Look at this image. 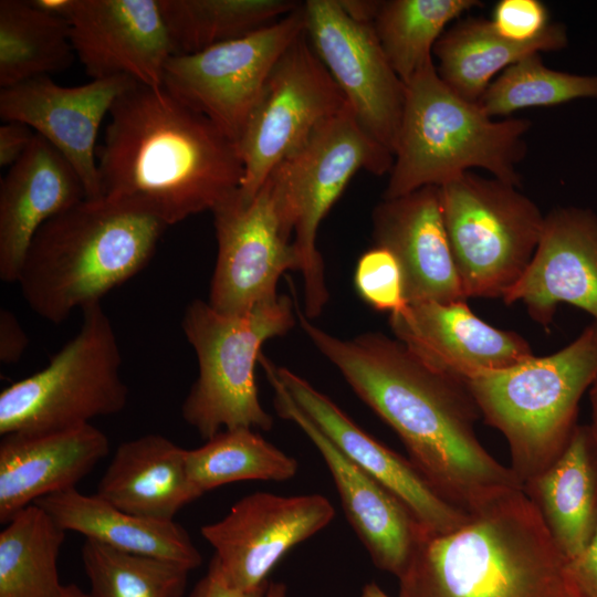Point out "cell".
<instances>
[{
    "instance_id": "1",
    "label": "cell",
    "mask_w": 597,
    "mask_h": 597,
    "mask_svg": "<svg viewBox=\"0 0 597 597\" xmlns=\"http://www.w3.org/2000/svg\"><path fill=\"white\" fill-rule=\"evenodd\" d=\"M296 318L317 350L400 438L409 461L444 501L469 515L523 484L481 444V417L464 379L438 371L381 333L339 338Z\"/></svg>"
},
{
    "instance_id": "2",
    "label": "cell",
    "mask_w": 597,
    "mask_h": 597,
    "mask_svg": "<svg viewBox=\"0 0 597 597\" xmlns=\"http://www.w3.org/2000/svg\"><path fill=\"white\" fill-rule=\"evenodd\" d=\"M108 115L96 153L103 197L169 227L240 189L238 144L163 85L135 82Z\"/></svg>"
},
{
    "instance_id": "3",
    "label": "cell",
    "mask_w": 597,
    "mask_h": 597,
    "mask_svg": "<svg viewBox=\"0 0 597 597\" xmlns=\"http://www.w3.org/2000/svg\"><path fill=\"white\" fill-rule=\"evenodd\" d=\"M567 559L523 490L470 514L460 527H420L398 577L399 597H576Z\"/></svg>"
},
{
    "instance_id": "4",
    "label": "cell",
    "mask_w": 597,
    "mask_h": 597,
    "mask_svg": "<svg viewBox=\"0 0 597 597\" xmlns=\"http://www.w3.org/2000/svg\"><path fill=\"white\" fill-rule=\"evenodd\" d=\"M168 227L109 200L84 199L35 233L17 283L29 307L53 324L139 273Z\"/></svg>"
},
{
    "instance_id": "5",
    "label": "cell",
    "mask_w": 597,
    "mask_h": 597,
    "mask_svg": "<svg viewBox=\"0 0 597 597\" xmlns=\"http://www.w3.org/2000/svg\"><path fill=\"white\" fill-rule=\"evenodd\" d=\"M527 118L495 119L449 88L434 62L406 83L405 105L384 199L440 187L480 168L521 187Z\"/></svg>"
},
{
    "instance_id": "6",
    "label": "cell",
    "mask_w": 597,
    "mask_h": 597,
    "mask_svg": "<svg viewBox=\"0 0 597 597\" xmlns=\"http://www.w3.org/2000/svg\"><path fill=\"white\" fill-rule=\"evenodd\" d=\"M597 377V322L566 347L467 379L481 416L506 439L511 469L524 484L562 453L584 392Z\"/></svg>"
},
{
    "instance_id": "7",
    "label": "cell",
    "mask_w": 597,
    "mask_h": 597,
    "mask_svg": "<svg viewBox=\"0 0 597 597\" xmlns=\"http://www.w3.org/2000/svg\"><path fill=\"white\" fill-rule=\"evenodd\" d=\"M295 317V305L285 294L237 315L201 300L187 306L181 326L197 356L198 377L181 416L201 438L209 440L226 429H272L273 418L259 399L255 364L262 345L287 333Z\"/></svg>"
},
{
    "instance_id": "8",
    "label": "cell",
    "mask_w": 597,
    "mask_h": 597,
    "mask_svg": "<svg viewBox=\"0 0 597 597\" xmlns=\"http://www.w3.org/2000/svg\"><path fill=\"white\" fill-rule=\"evenodd\" d=\"M392 163V153L363 129L346 103L265 180L293 233L307 318L321 315L329 296L316 245L322 220L357 171L383 176L390 172Z\"/></svg>"
},
{
    "instance_id": "9",
    "label": "cell",
    "mask_w": 597,
    "mask_h": 597,
    "mask_svg": "<svg viewBox=\"0 0 597 597\" xmlns=\"http://www.w3.org/2000/svg\"><path fill=\"white\" fill-rule=\"evenodd\" d=\"M82 311V324L48 366L0 394V434L70 429L121 412L128 387L114 327L101 303Z\"/></svg>"
},
{
    "instance_id": "10",
    "label": "cell",
    "mask_w": 597,
    "mask_h": 597,
    "mask_svg": "<svg viewBox=\"0 0 597 597\" xmlns=\"http://www.w3.org/2000/svg\"><path fill=\"white\" fill-rule=\"evenodd\" d=\"M519 188L471 171L439 187L448 240L467 298H503L532 260L545 216Z\"/></svg>"
},
{
    "instance_id": "11",
    "label": "cell",
    "mask_w": 597,
    "mask_h": 597,
    "mask_svg": "<svg viewBox=\"0 0 597 597\" xmlns=\"http://www.w3.org/2000/svg\"><path fill=\"white\" fill-rule=\"evenodd\" d=\"M346 103L304 30L274 65L238 140L240 195L251 199L273 169Z\"/></svg>"
},
{
    "instance_id": "12",
    "label": "cell",
    "mask_w": 597,
    "mask_h": 597,
    "mask_svg": "<svg viewBox=\"0 0 597 597\" xmlns=\"http://www.w3.org/2000/svg\"><path fill=\"white\" fill-rule=\"evenodd\" d=\"M304 28L302 3L244 36L197 53L171 55L163 86L238 144L271 71Z\"/></svg>"
},
{
    "instance_id": "13",
    "label": "cell",
    "mask_w": 597,
    "mask_h": 597,
    "mask_svg": "<svg viewBox=\"0 0 597 597\" xmlns=\"http://www.w3.org/2000/svg\"><path fill=\"white\" fill-rule=\"evenodd\" d=\"M211 212L218 250L208 303L237 315L276 298L281 275L300 272V258L269 182L251 199L237 190Z\"/></svg>"
},
{
    "instance_id": "14",
    "label": "cell",
    "mask_w": 597,
    "mask_h": 597,
    "mask_svg": "<svg viewBox=\"0 0 597 597\" xmlns=\"http://www.w3.org/2000/svg\"><path fill=\"white\" fill-rule=\"evenodd\" d=\"M305 34L363 129L395 150L406 84L390 65L373 21L353 17L342 0L303 3Z\"/></svg>"
},
{
    "instance_id": "15",
    "label": "cell",
    "mask_w": 597,
    "mask_h": 597,
    "mask_svg": "<svg viewBox=\"0 0 597 597\" xmlns=\"http://www.w3.org/2000/svg\"><path fill=\"white\" fill-rule=\"evenodd\" d=\"M334 516L333 505L321 494L254 492L200 532L213 547L212 558L224 580L237 589L251 590L268 580L290 549L323 530Z\"/></svg>"
},
{
    "instance_id": "16",
    "label": "cell",
    "mask_w": 597,
    "mask_h": 597,
    "mask_svg": "<svg viewBox=\"0 0 597 597\" xmlns=\"http://www.w3.org/2000/svg\"><path fill=\"white\" fill-rule=\"evenodd\" d=\"M274 392L279 416L295 423L317 448L337 489L346 517L373 563L397 578L405 570L421 525L389 490L346 457L292 399L274 371V363L261 354Z\"/></svg>"
},
{
    "instance_id": "17",
    "label": "cell",
    "mask_w": 597,
    "mask_h": 597,
    "mask_svg": "<svg viewBox=\"0 0 597 597\" xmlns=\"http://www.w3.org/2000/svg\"><path fill=\"white\" fill-rule=\"evenodd\" d=\"M136 81L128 76L94 78L63 86L49 75L1 88L0 117L20 122L55 147L82 180L87 199L103 197L95 144L117 97Z\"/></svg>"
},
{
    "instance_id": "18",
    "label": "cell",
    "mask_w": 597,
    "mask_h": 597,
    "mask_svg": "<svg viewBox=\"0 0 597 597\" xmlns=\"http://www.w3.org/2000/svg\"><path fill=\"white\" fill-rule=\"evenodd\" d=\"M75 55L94 78L160 86L172 48L158 0H72L65 17Z\"/></svg>"
},
{
    "instance_id": "19",
    "label": "cell",
    "mask_w": 597,
    "mask_h": 597,
    "mask_svg": "<svg viewBox=\"0 0 597 597\" xmlns=\"http://www.w3.org/2000/svg\"><path fill=\"white\" fill-rule=\"evenodd\" d=\"M389 325L395 338L429 367L464 380L534 356L524 337L482 321L467 301L408 304L390 314Z\"/></svg>"
},
{
    "instance_id": "20",
    "label": "cell",
    "mask_w": 597,
    "mask_h": 597,
    "mask_svg": "<svg viewBox=\"0 0 597 597\" xmlns=\"http://www.w3.org/2000/svg\"><path fill=\"white\" fill-rule=\"evenodd\" d=\"M502 300L522 302L544 327L559 303L576 306L597 322V216L577 207L548 212L531 262Z\"/></svg>"
},
{
    "instance_id": "21",
    "label": "cell",
    "mask_w": 597,
    "mask_h": 597,
    "mask_svg": "<svg viewBox=\"0 0 597 597\" xmlns=\"http://www.w3.org/2000/svg\"><path fill=\"white\" fill-rule=\"evenodd\" d=\"M274 371L292 399L318 429L346 457L396 495L422 528L448 533L468 521L470 515L440 498L409 459L364 431L306 379L275 364Z\"/></svg>"
},
{
    "instance_id": "22",
    "label": "cell",
    "mask_w": 597,
    "mask_h": 597,
    "mask_svg": "<svg viewBox=\"0 0 597 597\" xmlns=\"http://www.w3.org/2000/svg\"><path fill=\"white\" fill-rule=\"evenodd\" d=\"M373 237L399 263L408 304L468 300L452 258L439 187L383 199L373 212Z\"/></svg>"
},
{
    "instance_id": "23",
    "label": "cell",
    "mask_w": 597,
    "mask_h": 597,
    "mask_svg": "<svg viewBox=\"0 0 597 597\" xmlns=\"http://www.w3.org/2000/svg\"><path fill=\"white\" fill-rule=\"evenodd\" d=\"M86 199L66 158L39 134L0 184V279L17 283L27 251L51 218Z\"/></svg>"
},
{
    "instance_id": "24",
    "label": "cell",
    "mask_w": 597,
    "mask_h": 597,
    "mask_svg": "<svg viewBox=\"0 0 597 597\" xmlns=\"http://www.w3.org/2000/svg\"><path fill=\"white\" fill-rule=\"evenodd\" d=\"M109 452L92 423L46 432H12L0 442V522L38 500L75 488Z\"/></svg>"
},
{
    "instance_id": "25",
    "label": "cell",
    "mask_w": 597,
    "mask_h": 597,
    "mask_svg": "<svg viewBox=\"0 0 597 597\" xmlns=\"http://www.w3.org/2000/svg\"><path fill=\"white\" fill-rule=\"evenodd\" d=\"M186 450L155 433L125 441L117 447L95 494L124 512L174 521L185 505L201 496L190 480Z\"/></svg>"
},
{
    "instance_id": "26",
    "label": "cell",
    "mask_w": 597,
    "mask_h": 597,
    "mask_svg": "<svg viewBox=\"0 0 597 597\" xmlns=\"http://www.w3.org/2000/svg\"><path fill=\"white\" fill-rule=\"evenodd\" d=\"M523 491L566 559L579 555L597 530V437L590 426L578 425L562 453Z\"/></svg>"
},
{
    "instance_id": "27",
    "label": "cell",
    "mask_w": 597,
    "mask_h": 597,
    "mask_svg": "<svg viewBox=\"0 0 597 597\" xmlns=\"http://www.w3.org/2000/svg\"><path fill=\"white\" fill-rule=\"evenodd\" d=\"M65 531L81 533L114 549L199 567L202 556L187 531L174 521H158L124 512L96 494L76 488L35 502Z\"/></svg>"
},
{
    "instance_id": "28",
    "label": "cell",
    "mask_w": 597,
    "mask_h": 597,
    "mask_svg": "<svg viewBox=\"0 0 597 597\" xmlns=\"http://www.w3.org/2000/svg\"><path fill=\"white\" fill-rule=\"evenodd\" d=\"M563 23H551L530 43L505 40L490 20L468 17L448 28L433 48L436 70L443 83L459 96L478 102L494 78L522 57L567 46Z\"/></svg>"
},
{
    "instance_id": "29",
    "label": "cell",
    "mask_w": 597,
    "mask_h": 597,
    "mask_svg": "<svg viewBox=\"0 0 597 597\" xmlns=\"http://www.w3.org/2000/svg\"><path fill=\"white\" fill-rule=\"evenodd\" d=\"M65 532L36 503L18 512L0 532V597H63L57 558Z\"/></svg>"
},
{
    "instance_id": "30",
    "label": "cell",
    "mask_w": 597,
    "mask_h": 597,
    "mask_svg": "<svg viewBox=\"0 0 597 597\" xmlns=\"http://www.w3.org/2000/svg\"><path fill=\"white\" fill-rule=\"evenodd\" d=\"M75 57L69 22L31 1H0V86L69 67Z\"/></svg>"
},
{
    "instance_id": "31",
    "label": "cell",
    "mask_w": 597,
    "mask_h": 597,
    "mask_svg": "<svg viewBox=\"0 0 597 597\" xmlns=\"http://www.w3.org/2000/svg\"><path fill=\"white\" fill-rule=\"evenodd\" d=\"M172 55L192 54L258 31L296 10L294 0H158Z\"/></svg>"
},
{
    "instance_id": "32",
    "label": "cell",
    "mask_w": 597,
    "mask_h": 597,
    "mask_svg": "<svg viewBox=\"0 0 597 597\" xmlns=\"http://www.w3.org/2000/svg\"><path fill=\"white\" fill-rule=\"evenodd\" d=\"M482 6L478 0L380 1L374 28L381 48L406 84L433 63V48L450 22Z\"/></svg>"
},
{
    "instance_id": "33",
    "label": "cell",
    "mask_w": 597,
    "mask_h": 597,
    "mask_svg": "<svg viewBox=\"0 0 597 597\" xmlns=\"http://www.w3.org/2000/svg\"><path fill=\"white\" fill-rule=\"evenodd\" d=\"M191 482L202 494L237 481H286L298 463L251 428L226 429L186 450Z\"/></svg>"
},
{
    "instance_id": "34",
    "label": "cell",
    "mask_w": 597,
    "mask_h": 597,
    "mask_svg": "<svg viewBox=\"0 0 597 597\" xmlns=\"http://www.w3.org/2000/svg\"><path fill=\"white\" fill-rule=\"evenodd\" d=\"M577 98H597V75L552 70L541 53H533L499 74L476 104L492 118H506L524 108L556 106Z\"/></svg>"
},
{
    "instance_id": "35",
    "label": "cell",
    "mask_w": 597,
    "mask_h": 597,
    "mask_svg": "<svg viewBox=\"0 0 597 597\" xmlns=\"http://www.w3.org/2000/svg\"><path fill=\"white\" fill-rule=\"evenodd\" d=\"M81 557L92 597H182L189 569L85 540Z\"/></svg>"
},
{
    "instance_id": "36",
    "label": "cell",
    "mask_w": 597,
    "mask_h": 597,
    "mask_svg": "<svg viewBox=\"0 0 597 597\" xmlns=\"http://www.w3.org/2000/svg\"><path fill=\"white\" fill-rule=\"evenodd\" d=\"M354 283L359 296L377 311L392 314L408 305L399 263L385 248L376 245L359 258Z\"/></svg>"
},
{
    "instance_id": "37",
    "label": "cell",
    "mask_w": 597,
    "mask_h": 597,
    "mask_svg": "<svg viewBox=\"0 0 597 597\" xmlns=\"http://www.w3.org/2000/svg\"><path fill=\"white\" fill-rule=\"evenodd\" d=\"M495 32L515 43H530L549 27V13L540 0H501L490 20Z\"/></svg>"
},
{
    "instance_id": "38",
    "label": "cell",
    "mask_w": 597,
    "mask_h": 597,
    "mask_svg": "<svg viewBox=\"0 0 597 597\" xmlns=\"http://www.w3.org/2000/svg\"><path fill=\"white\" fill-rule=\"evenodd\" d=\"M287 587L282 582L268 579L251 590L231 587L222 577L220 569L211 558L206 575L195 585L189 597H286Z\"/></svg>"
},
{
    "instance_id": "39",
    "label": "cell",
    "mask_w": 597,
    "mask_h": 597,
    "mask_svg": "<svg viewBox=\"0 0 597 597\" xmlns=\"http://www.w3.org/2000/svg\"><path fill=\"white\" fill-rule=\"evenodd\" d=\"M566 567L576 597H597V530L588 546L567 561Z\"/></svg>"
},
{
    "instance_id": "40",
    "label": "cell",
    "mask_w": 597,
    "mask_h": 597,
    "mask_svg": "<svg viewBox=\"0 0 597 597\" xmlns=\"http://www.w3.org/2000/svg\"><path fill=\"white\" fill-rule=\"evenodd\" d=\"M35 133L20 122H4L0 126V167L10 168L27 151Z\"/></svg>"
},
{
    "instance_id": "41",
    "label": "cell",
    "mask_w": 597,
    "mask_h": 597,
    "mask_svg": "<svg viewBox=\"0 0 597 597\" xmlns=\"http://www.w3.org/2000/svg\"><path fill=\"white\" fill-rule=\"evenodd\" d=\"M29 338L15 315L7 308L0 311V360L4 364L18 362Z\"/></svg>"
},
{
    "instance_id": "42",
    "label": "cell",
    "mask_w": 597,
    "mask_h": 597,
    "mask_svg": "<svg viewBox=\"0 0 597 597\" xmlns=\"http://www.w3.org/2000/svg\"><path fill=\"white\" fill-rule=\"evenodd\" d=\"M589 399L591 405V423L589 426L597 437V377L589 387Z\"/></svg>"
},
{
    "instance_id": "43",
    "label": "cell",
    "mask_w": 597,
    "mask_h": 597,
    "mask_svg": "<svg viewBox=\"0 0 597 597\" xmlns=\"http://www.w3.org/2000/svg\"><path fill=\"white\" fill-rule=\"evenodd\" d=\"M360 597H390L376 583L371 582L364 586Z\"/></svg>"
},
{
    "instance_id": "44",
    "label": "cell",
    "mask_w": 597,
    "mask_h": 597,
    "mask_svg": "<svg viewBox=\"0 0 597 597\" xmlns=\"http://www.w3.org/2000/svg\"><path fill=\"white\" fill-rule=\"evenodd\" d=\"M63 597H92L90 593L83 591L74 584L66 585V590Z\"/></svg>"
}]
</instances>
